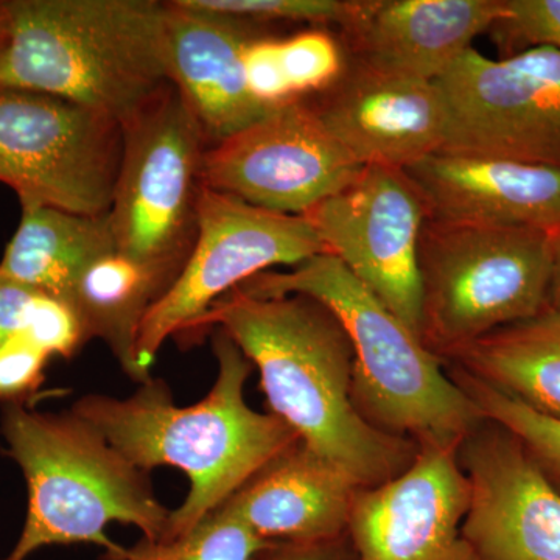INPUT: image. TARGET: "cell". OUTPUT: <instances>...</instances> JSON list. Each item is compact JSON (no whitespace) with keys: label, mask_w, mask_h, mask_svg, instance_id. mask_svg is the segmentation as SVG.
Masks as SVG:
<instances>
[{"label":"cell","mask_w":560,"mask_h":560,"mask_svg":"<svg viewBox=\"0 0 560 560\" xmlns=\"http://www.w3.org/2000/svg\"><path fill=\"white\" fill-rule=\"evenodd\" d=\"M360 489L340 467L298 442L220 506L265 541L330 540L348 534Z\"/></svg>","instance_id":"d6986e66"},{"label":"cell","mask_w":560,"mask_h":560,"mask_svg":"<svg viewBox=\"0 0 560 560\" xmlns=\"http://www.w3.org/2000/svg\"><path fill=\"white\" fill-rule=\"evenodd\" d=\"M420 340L440 359L548 311L551 232L427 219Z\"/></svg>","instance_id":"8992f818"},{"label":"cell","mask_w":560,"mask_h":560,"mask_svg":"<svg viewBox=\"0 0 560 560\" xmlns=\"http://www.w3.org/2000/svg\"><path fill=\"white\" fill-rule=\"evenodd\" d=\"M427 219L560 230V172L541 165L438 151L405 168Z\"/></svg>","instance_id":"2e32d148"},{"label":"cell","mask_w":560,"mask_h":560,"mask_svg":"<svg viewBox=\"0 0 560 560\" xmlns=\"http://www.w3.org/2000/svg\"><path fill=\"white\" fill-rule=\"evenodd\" d=\"M280 58L298 101H308L330 90L345 72L346 51L330 32H300L280 39Z\"/></svg>","instance_id":"484cf974"},{"label":"cell","mask_w":560,"mask_h":560,"mask_svg":"<svg viewBox=\"0 0 560 560\" xmlns=\"http://www.w3.org/2000/svg\"><path fill=\"white\" fill-rule=\"evenodd\" d=\"M560 419V319L545 315L486 335L442 360Z\"/></svg>","instance_id":"7402d4cb"},{"label":"cell","mask_w":560,"mask_h":560,"mask_svg":"<svg viewBox=\"0 0 560 560\" xmlns=\"http://www.w3.org/2000/svg\"><path fill=\"white\" fill-rule=\"evenodd\" d=\"M0 433L28 492L20 539L2 560L88 544L103 548L105 560H120L125 547L106 536L109 523L136 526L142 539H164L172 511L158 500L145 471L77 412L7 404Z\"/></svg>","instance_id":"5b68a950"},{"label":"cell","mask_w":560,"mask_h":560,"mask_svg":"<svg viewBox=\"0 0 560 560\" xmlns=\"http://www.w3.org/2000/svg\"><path fill=\"white\" fill-rule=\"evenodd\" d=\"M304 219L329 253L420 340L419 238L427 209L407 172L361 167L345 189Z\"/></svg>","instance_id":"8fae6325"},{"label":"cell","mask_w":560,"mask_h":560,"mask_svg":"<svg viewBox=\"0 0 560 560\" xmlns=\"http://www.w3.org/2000/svg\"><path fill=\"white\" fill-rule=\"evenodd\" d=\"M547 313L560 319V230L551 232V285Z\"/></svg>","instance_id":"1f68e13d"},{"label":"cell","mask_w":560,"mask_h":560,"mask_svg":"<svg viewBox=\"0 0 560 560\" xmlns=\"http://www.w3.org/2000/svg\"><path fill=\"white\" fill-rule=\"evenodd\" d=\"M120 158L116 120L54 95L0 90V183L21 205L106 215Z\"/></svg>","instance_id":"9c48e42d"},{"label":"cell","mask_w":560,"mask_h":560,"mask_svg":"<svg viewBox=\"0 0 560 560\" xmlns=\"http://www.w3.org/2000/svg\"><path fill=\"white\" fill-rule=\"evenodd\" d=\"M490 33L506 57L533 47L560 51V0H504V13Z\"/></svg>","instance_id":"4316f807"},{"label":"cell","mask_w":560,"mask_h":560,"mask_svg":"<svg viewBox=\"0 0 560 560\" xmlns=\"http://www.w3.org/2000/svg\"><path fill=\"white\" fill-rule=\"evenodd\" d=\"M7 31H9V11H7V0H0V49L5 43Z\"/></svg>","instance_id":"d6a6232c"},{"label":"cell","mask_w":560,"mask_h":560,"mask_svg":"<svg viewBox=\"0 0 560 560\" xmlns=\"http://www.w3.org/2000/svg\"><path fill=\"white\" fill-rule=\"evenodd\" d=\"M451 377L477 405L482 419L521 441L548 478L560 481V419L533 410L460 368L453 366Z\"/></svg>","instance_id":"603a6c76"},{"label":"cell","mask_w":560,"mask_h":560,"mask_svg":"<svg viewBox=\"0 0 560 560\" xmlns=\"http://www.w3.org/2000/svg\"><path fill=\"white\" fill-rule=\"evenodd\" d=\"M307 101L361 167L405 168L438 153L447 106L436 81L378 72L346 57L340 80Z\"/></svg>","instance_id":"9a60e30c"},{"label":"cell","mask_w":560,"mask_h":560,"mask_svg":"<svg viewBox=\"0 0 560 560\" xmlns=\"http://www.w3.org/2000/svg\"><path fill=\"white\" fill-rule=\"evenodd\" d=\"M330 254L304 217L250 206L202 186L197 238L183 270L140 327L136 364L150 381L164 342L189 337L217 301L275 267L293 268Z\"/></svg>","instance_id":"ba28073f"},{"label":"cell","mask_w":560,"mask_h":560,"mask_svg":"<svg viewBox=\"0 0 560 560\" xmlns=\"http://www.w3.org/2000/svg\"><path fill=\"white\" fill-rule=\"evenodd\" d=\"M360 171L311 103L300 101L209 147L201 184L256 208L304 217Z\"/></svg>","instance_id":"7c38bea8"},{"label":"cell","mask_w":560,"mask_h":560,"mask_svg":"<svg viewBox=\"0 0 560 560\" xmlns=\"http://www.w3.org/2000/svg\"><path fill=\"white\" fill-rule=\"evenodd\" d=\"M114 249L108 213L80 215L27 202L3 250L0 276L70 304L84 270Z\"/></svg>","instance_id":"ffe728a7"},{"label":"cell","mask_w":560,"mask_h":560,"mask_svg":"<svg viewBox=\"0 0 560 560\" xmlns=\"http://www.w3.org/2000/svg\"><path fill=\"white\" fill-rule=\"evenodd\" d=\"M197 117L173 86L121 125V158L108 212L116 249L171 278L195 238L202 158Z\"/></svg>","instance_id":"52a82bcc"},{"label":"cell","mask_w":560,"mask_h":560,"mask_svg":"<svg viewBox=\"0 0 560 560\" xmlns=\"http://www.w3.org/2000/svg\"><path fill=\"white\" fill-rule=\"evenodd\" d=\"M447 138L440 151L560 172V51L533 47L490 60L467 50L440 80Z\"/></svg>","instance_id":"30bf717a"},{"label":"cell","mask_w":560,"mask_h":560,"mask_svg":"<svg viewBox=\"0 0 560 560\" xmlns=\"http://www.w3.org/2000/svg\"><path fill=\"white\" fill-rule=\"evenodd\" d=\"M0 90L54 95L121 125L172 86L158 0H7Z\"/></svg>","instance_id":"3957f363"},{"label":"cell","mask_w":560,"mask_h":560,"mask_svg":"<svg viewBox=\"0 0 560 560\" xmlns=\"http://www.w3.org/2000/svg\"><path fill=\"white\" fill-rule=\"evenodd\" d=\"M172 283L162 272L114 249L92 261L73 290L70 305L88 341L98 338L105 342L121 371L139 385L149 382L136 364L139 330Z\"/></svg>","instance_id":"44dd1931"},{"label":"cell","mask_w":560,"mask_h":560,"mask_svg":"<svg viewBox=\"0 0 560 560\" xmlns=\"http://www.w3.org/2000/svg\"><path fill=\"white\" fill-rule=\"evenodd\" d=\"M54 359L28 334L0 346V404H27L39 393L46 368Z\"/></svg>","instance_id":"f1b7e54d"},{"label":"cell","mask_w":560,"mask_h":560,"mask_svg":"<svg viewBox=\"0 0 560 560\" xmlns=\"http://www.w3.org/2000/svg\"><path fill=\"white\" fill-rule=\"evenodd\" d=\"M212 345L219 374L198 404L176 405L165 382L151 377L125 399L86 394L70 408L145 474L168 466L187 475L189 495L172 511L162 540L189 533L254 475L301 442L278 416L249 407L245 385L253 364L230 335L213 329Z\"/></svg>","instance_id":"7a4b0ae2"},{"label":"cell","mask_w":560,"mask_h":560,"mask_svg":"<svg viewBox=\"0 0 560 560\" xmlns=\"http://www.w3.org/2000/svg\"><path fill=\"white\" fill-rule=\"evenodd\" d=\"M253 560H359L349 534L319 541H270Z\"/></svg>","instance_id":"4dcf8cb0"},{"label":"cell","mask_w":560,"mask_h":560,"mask_svg":"<svg viewBox=\"0 0 560 560\" xmlns=\"http://www.w3.org/2000/svg\"><path fill=\"white\" fill-rule=\"evenodd\" d=\"M485 422L459 448L470 485L464 539L477 560H560V489L521 441Z\"/></svg>","instance_id":"5bb4252c"},{"label":"cell","mask_w":560,"mask_h":560,"mask_svg":"<svg viewBox=\"0 0 560 560\" xmlns=\"http://www.w3.org/2000/svg\"><path fill=\"white\" fill-rule=\"evenodd\" d=\"M44 298L46 294L0 276V346L21 334L32 335L38 342L36 326Z\"/></svg>","instance_id":"f546056e"},{"label":"cell","mask_w":560,"mask_h":560,"mask_svg":"<svg viewBox=\"0 0 560 560\" xmlns=\"http://www.w3.org/2000/svg\"><path fill=\"white\" fill-rule=\"evenodd\" d=\"M259 298L304 294L341 320L353 349L352 397L372 427L420 445H463L485 422L442 359L334 254L264 271L238 289Z\"/></svg>","instance_id":"277c9868"},{"label":"cell","mask_w":560,"mask_h":560,"mask_svg":"<svg viewBox=\"0 0 560 560\" xmlns=\"http://www.w3.org/2000/svg\"><path fill=\"white\" fill-rule=\"evenodd\" d=\"M243 75L250 98L265 113L300 102L287 80L280 58V39L275 36L261 33L246 44Z\"/></svg>","instance_id":"83f0119b"},{"label":"cell","mask_w":560,"mask_h":560,"mask_svg":"<svg viewBox=\"0 0 560 560\" xmlns=\"http://www.w3.org/2000/svg\"><path fill=\"white\" fill-rule=\"evenodd\" d=\"M460 445H420L411 466L360 489L348 534L359 560H477L463 536L470 485Z\"/></svg>","instance_id":"4fadbf2b"},{"label":"cell","mask_w":560,"mask_h":560,"mask_svg":"<svg viewBox=\"0 0 560 560\" xmlns=\"http://www.w3.org/2000/svg\"><path fill=\"white\" fill-rule=\"evenodd\" d=\"M180 5L205 13L265 25L268 22H308L337 25L341 32L359 25L374 0H179ZM340 32V33H341Z\"/></svg>","instance_id":"d4e9b609"},{"label":"cell","mask_w":560,"mask_h":560,"mask_svg":"<svg viewBox=\"0 0 560 560\" xmlns=\"http://www.w3.org/2000/svg\"><path fill=\"white\" fill-rule=\"evenodd\" d=\"M168 7V79L197 117L209 147L267 116L254 103L243 75V50L264 25Z\"/></svg>","instance_id":"ac0fdd59"},{"label":"cell","mask_w":560,"mask_h":560,"mask_svg":"<svg viewBox=\"0 0 560 560\" xmlns=\"http://www.w3.org/2000/svg\"><path fill=\"white\" fill-rule=\"evenodd\" d=\"M503 13L504 0H374L368 16L340 39L349 60L438 81Z\"/></svg>","instance_id":"e0dca14e"},{"label":"cell","mask_w":560,"mask_h":560,"mask_svg":"<svg viewBox=\"0 0 560 560\" xmlns=\"http://www.w3.org/2000/svg\"><path fill=\"white\" fill-rule=\"evenodd\" d=\"M267 544L234 512L220 506L175 539H140L125 548L120 560H253Z\"/></svg>","instance_id":"cb8c5ba5"},{"label":"cell","mask_w":560,"mask_h":560,"mask_svg":"<svg viewBox=\"0 0 560 560\" xmlns=\"http://www.w3.org/2000/svg\"><path fill=\"white\" fill-rule=\"evenodd\" d=\"M213 329L230 335L259 371L271 415L361 489L411 466L418 444L383 433L357 410L352 342L326 305L304 294L259 298L234 290L210 307L189 337Z\"/></svg>","instance_id":"6da1fadb"}]
</instances>
